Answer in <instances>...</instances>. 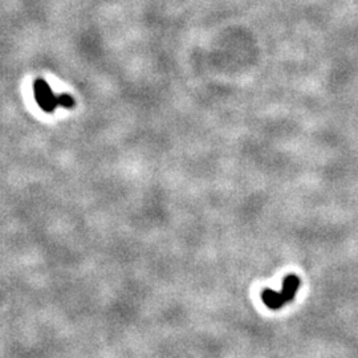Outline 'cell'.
Here are the masks:
<instances>
[{"mask_svg":"<svg viewBox=\"0 0 358 358\" xmlns=\"http://www.w3.org/2000/svg\"><path fill=\"white\" fill-rule=\"evenodd\" d=\"M34 96L38 108L45 113H53L56 108L60 106V94L56 96L50 84L43 78H36L34 81Z\"/></svg>","mask_w":358,"mask_h":358,"instance_id":"obj_1","label":"cell"},{"mask_svg":"<svg viewBox=\"0 0 358 358\" xmlns=\"http://www.w3.org/2000/svg\"><path fill=\"white\" fill-rule=\"evenodd\" d=\"M262 300L266 304V307H268L272 310H279L287 304L282 291L278 292V291H273V289H269V288L263 289Z\"/></svg>","mask_w":358,"mask_h":358,"instance_id":"obj_2","label":"cell"},{"mask_svg":"<svg viewBox=\"0 0 358 358\" xmlns=\"http://www.w3.org/2000/svg\"><path fill=\"white\" fill-rule=\"evenodd\" d=\"M301 285V280L296 275H288L282 280V294L287 303H292Z\"/></svg>","mask_w":358,"mask_h":358,"instance_id":"obj_3","label":"cell"}]
</instances>
